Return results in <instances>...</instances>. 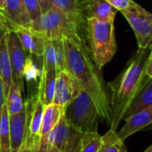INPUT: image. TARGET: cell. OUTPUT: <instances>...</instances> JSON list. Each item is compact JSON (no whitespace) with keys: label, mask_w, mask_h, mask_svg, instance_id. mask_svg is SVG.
<instances>
[{"label":"cell","mask_w":152,"mask_h":152,"mask_svg":"<svg viewBox=\"0 0 152 152\" xmlns=\"http://www.w3.org/2000/svg\"><path fill=\"white\" fill-rule=\"evenodd\" d=\"M66 70L92 98L99 118L110 126L112 114L109 89L88 52L83 39L62 38Z\"/></svg>","instance_id":"cell-1"},{"label":"cell","mask_w":152,"mask_h":152,"mask_svg":"<svg viewBox=\"0 0 152 152\" xmlns=\"http://www.w3.org/2000/svg\"><path fill=\"white\" fill-rule=\"evenodd\" d=\"M151 53V45L146 49L138 48L121 74L107 85L112 114L110 129L117 131L132 102L142 88L147 78L145 67Z\"/></svg>","instance_id":"cell-2"},{"label":"cell","mask_w":152,"mask_h":152,"mask_svg":"<svg viewBox=\"0 0 152 152\" xmlns=\"http://www.w3.org/2000/svg\"><path fill=\"white\" fill-rule=\"evenodd\" d=\"M88 52L99 71L109 63L117 52L114 22H103L95 19H86Z\"/></svg>","instance_id":"cell-3"},{"label":"cell","mask_w":152,"mask_h":152,"mask_svg":"<svg viewBox=\"0 0 152 152\" xmlns=\"http://www.w3.org/2000/svg\"><path fill=\"white\" fill-rule=\"evenodd\" d=\"M81 23L65 13L51 8L34 22L30 28L45 37V39L54 40L68 37L71 39H83L80 36Z\"/></svg>","instance_id":"cell-4"},{"label":"cell","mask_w":152,"mask_h":152,"mask_svg":"<svg viewBox=\"0 0 152 152\" xmlns=\"http://www.w3.org/2000/svg\"><path fill=\"white\" fill-rule=\"evenodd\" d=\"M65 116L82 134L97 131L99 115L96 107L90 95L83 89L66 108Z\"/></svg>","instance_id":"cell-5"},{"label":"cell","mask_w":152,"mask_h":152,"mask_svg":"<svg viewBox=\"0 0 152 152\" xmlns=\"http://www.w3.org/2000/svg\"><path fill=\"white\" fill-rule=\"evenodd\" d=\"M133 28L139 49H146L151 45L152 14L142 6L133 1L120 12Z\"/></svg>","instance_id":"cell-6"},{"label":"cell","mask_w":152,"mask_h":152,"mask_svg":"<svg viewBox=\"0 0 152 152\" xmlns=\"http://www.w3.org/2000/svg\"><path fill=\"white\" fill-rule=\"evenodd\" d=\"M82 134L63 116L58 125L40 139V143L51 144L61 152H77Z\"/></svg>","instance_id":"cell-7"},{"label":"cell","mask_w":152,"mask_h":152,"mask_svg":"<svg viewBox=\"0 0 152 152\" xmlns=\"http://www.w3.org/2000/svg\"><path fill=\"white\" fill-rule=\"evenodd\" d=\"M45 106L39 101L36 93L29 94L25 102L26 110V134L22 145L36 152L40 145V130Z\"/></svg>","instance_id":"cell-8"},{"label":"cell","mask_w":152,"mask_h":152,"mask_svg":"<svg viewBox=\"0 0 152 152\" xmlns=\"http://www.w3.org/2000/svg\"><path fill=\"white\" fill-rule=\"evenodd\" d=\"M82 90L77 80L66 70L57 72L53 104L67 108Z\"/></svg>","instance_id":"cell-9"},{"label":"cell","mask_w":152,"mask_h":152,"mask_svg":"<svg viewBox=\"0 0 152 152\" xmlns=\"http://www.w3.org/2000/svg\"><path fill=\"white\" fill-rule=\"evenodd\" d=\"M6 31L16 27H30L31 20L22 0H5L4 7L0 12Z\"/></svg>","instance_id":"cell-10"},{"label":"cell","mask_w":152,"mask_h":152,"mask_svg":"<svg viewBox=\"0 0 152 152\" xmlns=\"http://www.w3.org/2000/svg\"><path fill=\"white\" fill-rule=\"evenodd\" d=\"M42 68L45 69H56L57 72L66 70L62 39H45L42 56Z\"/></svg>","instance_id":"cell-11"},{"label":"cell","mask_w":152,"mask_h":152,"mask_svg":"<svg viewBox=\"0 0 152 152\" xmlns=\"http://www.w3.org/2000/svg\"><path fill=\"white\" fill-rule=\"evenodd\" d=\"M84 20L95 19L103 22H114L117 10L105 0H80Z\"/></svg>","instance_id":"cell-12"},{"label":"cell","mask_w":152,"mask_h":152,"mask_svg":"<svg viewBox=\"0 0 152 152\" xmlns=\"http://www.w3.org/2000/svg\"><path fill=\"white\" fill-rule=\"evenodd\" d=\"M11 31L17 35L26 53L37 58H42L45 41L43 35L30 27H16Z\"/></svg>","instance_id":"cell-13"},{"label":"cell","mask_w":152,"mask_h":152,"mask_svg":"<svg viewBox=\"0 0 152 152\" xmlns=\"http://www.w3.org/2000/svg\"><path fill=\"white\" fill-rule=\"evenodd\" d=\"M7 50L12 65V81L24 80L22 77L23 67L27 58V53L22 47L17 35L12 31H8Z\"/></svg>","instance_id":"cell-14"},{"label":"cell","mask_w":152,"mask_h":152,"mask_svg":"<svg viewBox=\"0 0 152 152\" xmlns=\"http://www.w3.org/2000/svg\"><path fill=\"white\" fill-rule=\"evenodd\" d=\"M125 125L118 133L119 138L124 142L134 134L150 126L152 123V106L133 114L125 119Z\"/></svg>","instance_id":"cell-15"},{"label":"cell","mask_w":152,"mask_h":152,"mask_svg":"<svg viewBox=\"0 0 152 152\" xmlns=\"http://www.w3.org/2000/svg\"><path fill=\"white\" fill-rule=\"evenodd\" d=\"M56 76V69H45L41 68V73L37 89V95L44 106L53 103L55 90Z\"/></svg>","instance_id":"cell-16"},{"label":"cell","mask_w":152,"mask_h":152,"mask_svg":"<svg viewBox=\"0 0 152 152\" xmlns=\"http://www.w3.org/2000/svg\"><path fill=\"white\" fill-rule=\"evenodd\" d=\"M26 110L9 115L10 125V151H15L22 147L26 134Z\"/></svg>","instance_id":"cell-17"},{"label":"cell","mask_w":152,"mask_h":152,"mask_svg":"<svg viewBox=\"0 0 152 152\" xmlns=\"http://www.w3.org/2000/svg\"><path fill=\"white\" fill-rule=\"evenodd\" d=\"M7 36L8 31L0 36V78L5 97L12 82V70L7 50Z\"/></svg>","instance_id":"cell-18"},{"label":"cell","mask_w":152,"mask_h":152,"mask_svg":"<svg viewBox=\"0 0 152 152\" xmlns=\"http://www.w3.org/2000/svg\"><path fill=\"white\" fill-rule=\"evenodd\" d=\"M66 108L57 104H49L45 106L42 117V125L40 130V139L49 134L65 116Z\"/></svg>","instance_id":"cell-19"},{"label":"cell","mask_w":152,"mask_h":152,"mask_svg":"<svg viewBox=\"0 0 152 152\" xmlns=\"http://www.w3.org/2000/svg\"><path fill=\"white\" fill-rule=\"evenodd\" d=\"M24 80H13L5 97V105L9 115L16 114L25 109V102L22 97Z\"/></svg>","instance_id":"cell-20"},{"label":"cell","mask_w":152,"mask_h":152,"mask_svg":"<svg viewBox=\"0 0 152 152\" xmlns=\"http://www.w3.org/2000/svg\"><path fill=\"white\" fill-rule=\"evenodd\" d=\"M152 106V78L147 77L142 88L129 106L124 119Z\"/></svg>","instance_id":"cell-21"},{"label":"cell","mask_w":152,"mask_h":152,"mask_svg":"<svg viewBox=\"0 0 152 152\" xmlns=\"http://www.w3.org/2000/svg\"><path fill=\"white\" fill-rule=\"evenodd\" d=\"M51 7L73 18L81 24L85 21L82 15L80 0H51Z\"/></svg>","instance_id":"cell-22"},{"label":"cell","mask_w":152,"mask_h":152,"mask_svg":"<svg viewBox=\"0 0 152 152\" xmlns=\"http://www.w3.org/2000/svg\"><path fill=\"white\" fill-rule=\"evenodd\" d=\"M99 152H127L125 142L121 140L116 130L110 129L102 136V144Z\"/></svg>","instance_id":"cell-23"},{"label":"cell","mask_w":152,"mask_h":152,"mask_svg":"<svg viewBox=\"0 0 152 152\" xmlns=\"http://www.w3.org/2000/svg\"><path fill=\"white\" fill-rule=\"evenodd\" d=\"M0 151H10V125L9 113L6 105L2 108L0 113Z\"/></svg>","instance_id":"cell-24"},{"label":"cell","mask_w":152,"mask_h":152,"mask_svg":"<svg viewBox=\"0 0 152 152\" xmlns=\"http://www.w3.org/2000/svg\"><path fill=\"white\" fill-rule=\"evenodd\" d=\"M102 144V135L97 131L82 134L77 152H99Z\"/></svg>","instance_id":"cell-25"},{"label":"cell","mask_w":152,"mask_h":152,"mask_svg":"<svg viewBox=\"0 0 152 152\" xmlns=\"http://www.w3.org/2000/svg\"><path fill=\"white\" fill-rule=\"evenodd\" d=\"M40 73H41V69H39L36 65V63L34 62L33 56L30 54L28 55L23 67V72H22L23 79H25L28 82L30 81L38 82L37 80L39 79Z\"/></svg>","instance_id":"cell-26"},{"label":"cell","mask_w":152,"mask_h":152,"mask_svg":"<svg viewBox=\"0 0 152 152\" xmlns=\"http://www.w3.org/2000/svg\"><path fill=\"white\" fill-rule=\"evenodd\" d=\"M27 10V12L29 16L31 22L36 21L41 15L42 11L37 0H22Z\"/></svg>","instance_id":"cell-27"},{"label":"cell","mask_w":152,"mask_h":152,"mask_svg":"<svg viewBox=\"0 0 152 152\" xmlns=\"http://www.w3.org/2000/svg\"><path fill=\"white\" fill-rule=\"evenodd\" d=\"M117 11H123L127 8L134 0H105Z\"/></svg>","instance_id":"cell-28"},{"label":"cell","mask_w":152,"mask_h":152,"mask_svg":"<svg viewBox=\"0 0 152 152\" xmlns=\"http://www.w3.org/2000/svg\"><path fill=\"white\" fill-rule=\"evenodd\" d=\"M36 152H61L58 149H56L54 146L48 144V143H40L38 149Z\"/></svg>","instance_id":"cell-29"},{"label":"cell","mask_w":152,"mask_h":152,"mask_svg":"<svg viewBox=\"0 0 152 152\" xmlns=\"http://www.w3.org/2000/svg\"><path fill=\"white\" fill-rule=\"evenodd\" d=\"M145 76L152 78V53L148 58V61L145 67Z\"/></svg>","instance_id":"cell-30"},{"label":"cell","mask_w":152,"mask_h":152,"mask_svg":"<svg viewBox=\"0 0 152 152\" xmlns=\"http://www.w3.org/2000/svg\"><path fill=\"white\" fill-rule=\"evenodd\" d=\"M42 11V13L49 11L52 7H51V0H37Z\"/></svg>","instance_id":"cell-31"},{"label":"cell","mask_w":152,"mask_h":152,"mask_svg":"<svg viewBox=\"0 0 152 152\" xmlns=\"http://www.w3.org/2000/svg\"><path fill=\"white\" fill-rule=\"evenodd\" d=\"M5 103V96H4V87H3V84L0 78V113L2 110L3 106Z\"/></svg>","instance_id":"cell-32"},{"label":"cell","mask_w":152,"mask_h":152,"mask_svg":"<svg viewBox=\"0 0 152 152\" xmlns=\"http://www.w3.org/2000/svg\"><path fill=\"white\" fill-rule=\"evenodd\" d=\"M2 152V151H0ZM7 152H32V151L28 148V147H27V146H25V145H22V147L21 148H20L19 150H17V151H7Z\"/></svg>","instance_id":"cell-33"},{"label":"cell","mask_w":152,"mask_h":152,"mask_svg":"<svg viewBox=\"0 0 152 152\" xmlns=\"http://www.w3.org/2000/svg\"><path fill=\"white\" fill-rule=\"evenodd\" d=\"M4 32H7L4 28V22H3V18H2V15L0 13V36L4 33Z\"/></svg>","instance_id":"cell-34"},{"label":"cell","mask_w":152,"mask_h":152,"mask_svg":"<svg viewBox=\"0 0 152 152\" xmlns=\"http://www.w3.org/2000/svg\"><path fill=\"white\" fill-rule=\"evenodd\" d=\"M4 1L5 0H0V12L4 9Z\"/></svg>","instance_id":"cell-35"},{"label":"cell","mask_w":152,"mask_h":152,"mask_svg":"<svg viewBox=\"0 0 152 152\" xmlns=\"http://www.w3.org/2000/svg\"><path fill=\"white\" fill-rule=\"evenodd\" d=\"M143 152H152V145H150Z\"/></svg>","instance_id":"cell-36"}]
</instances>
